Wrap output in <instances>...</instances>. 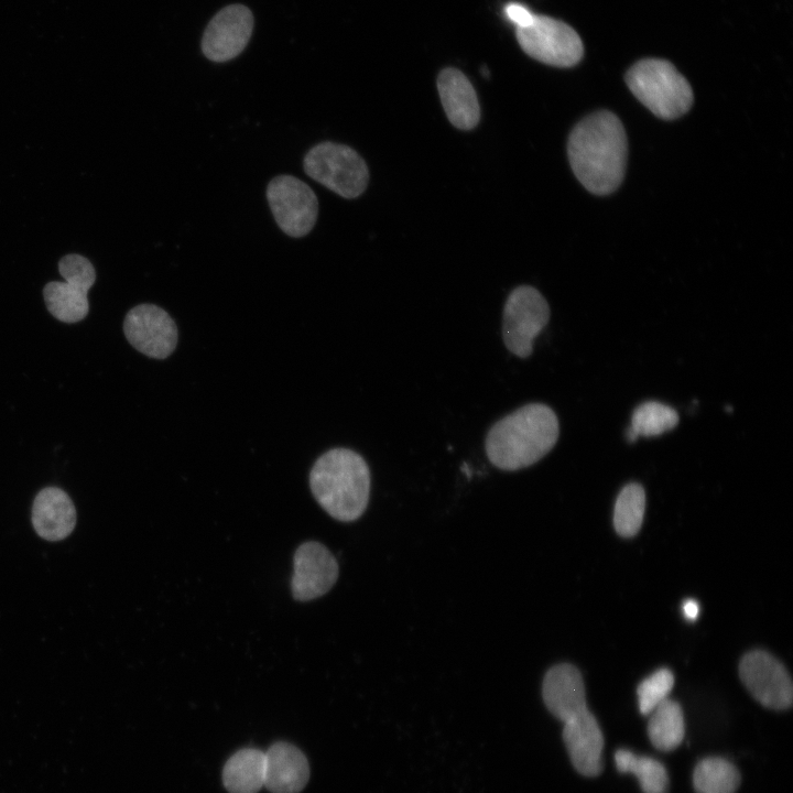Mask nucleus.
Listing matches in <instances>:
<instances>
[{"mask_svg":"<svg viewBox=\"0 0 793 793\" xmlns=\"http://www.w3.org/2000/svg\"><path fill=\"white\" fill-rule=\"evenodd\" d=\"M567 154L572 170L589 192L612 193L622 182L627 164V137L619 118L600 110L572 130Z\"/></svg>","mask_w":793,"mask_h":793,"instance_id":"obj_1","label":"nucleus"},{"mask_svg":"<svg viewBox=\"0 0 793 793\" xmlns=\"http://www.w3.org/2000/svg\"><path fill=\"white\" fill-rule=\"evenodd\" d=\"M558 434L557 416L548 405L525 404L490 427L486 454L495 467L519 470L542 459L556 444Z\"/></svg>","mask_w":793,"mask_h":793,"instance_id":"obj_2","label":"nucleus"},{"mask_svg":"<svg viewBox=\"0 0 793 793\" xmlns=\"http://www.w3.org/2000/svg\"><path fill=\"white\" fill-rule=\"evenodd\" d=\"M309 487L318 504L334 519L351 522L367 509L370 470L361 455L349 448H333L314 463Z\"/></svg>","mask_w":793,"mask_h":793,"instance_id":"obj_3","label":"nucleus"},{"mask_svg":"<svg viewBox=\"0 0 793 793\" xmlns=\"http://www.w3.org/2000/svg\"><path fill=\"white\" fill-rule=\"evenodd\" d=\"M626 83L641 104L664 120L683 116L693 104L691 85L664 59L639 61L627 72Z\"/></svg>","mask_w":793,"mask_h":793,"instance_id":"obj_4","label":"nucleus"},{"mask_svg":"<svg viewBox=\"0 0 793 793\" xmlns=\"http://www.w3.org/2000/svg\"><path fill=\"white\" fill-rule=\"evenodd\" d=\"M307 176L344 198L361 195L369 182L365 160L350 146L324 141L312 146L303 159Z\"/></svg>","mask_w":793,"mask_h":793,"instance_id":"obj_5","label":"nucleus"},{"mask_svg":"<svg viewBox=\"0 0 793 793\" xmlns=\"http://www.w3.org/2000/svg\"><path fill=\"white\" fill-rule=\"evenodd\" d=\"M517 40L530 57L556 67H572L583 57L584 46L577 32L563 21L535 14L533 22L517 28Z\"/></svg>","mask_w":793,"mask_h":793,"instance_id":"obj_6","label":"nucleus"},{"mask_svg":"<svg viewBox=\"0 0 793 793\" xmlns=\"http://www.w3.org/2000/svg\"><path fill=\"white\" fill-rule=\"evenodd\" d=\"M548 319V304L536 289L521 285L511 291L502 316V338L508 350L520 358L531 356L533 341Z\"/></svg>","mask_w":793,"mask_h":793,"instance_id":"obj_7","label":"nucleus"},{"mask_svg":"<svg viewBox=\"0 0 793 793\" xmlns=\"http://www.w3.org/2000/svg\"><path fill=\"white\" fill-rule=\"evenodd\" d=\"M64 282L52 281L43 289L48 312L63 323H77L89 312L88 291L96 281V271L88 259L72 253L58 262Z\"/></svg>","mask_w":793,"mask_h":793,"instance_id":"obj_8","label":"nucleus"},{"mask_svg":"<svg viewBox=\"0 0 793 793\" xmlns=\"http://www.w3.org/2000/svg\"><path fill=\"white\" fill-rule=\"evenodd\" d=\"M267 200L279 228L287 236L308 235L318 217V199L302 180L282 174L267 186Z\"/></svg>","mask_w":793,"mask_h":793,"instance_id":"obj_9","label":"nucleus"},{"mask_svg":"<svg viewBox=\"0 0 793 793\" xmlns=\"http://www.w3.org/2000/svg\"><path fill=\"white\" fill-rule=\"evenodd\" d=\"M739 675L750 694L764 707L782 710L792 705L793 685L784 665L762 650L741 659Z\"/></svg>","mask_w":793,"mask_h":793,"instance_id":"obj_10","label":"nucleus"},{"mask_svg":"<svg viewBox=\"0 0 793 793\" xmlns=\"http://www.w3.org/2000/svg\"><path fill=\"white\" fill-rule=\"evenodd\" d=\"M128 341L138 351L154 359H165L177 344L173 318L157 305L140 304L131 308L123 322Z\"/></svg>","mask_w":793,"mask_h":793,"instance_id":"obj_11","label":"nucleus"},{"mask_svg":"<svg viewBox=\"0 0 793 793\" xmlns=\"http://www.w3.org/2000/svg\"><path fill=\"white\" fill-rule=\"evenodd\" d=\"M252 30L253 15L246 6H227L207 24L202 39V51L213 62L232 59L245 50Z\"/></svg>","mask_w":793,"mask_h":793,"instance_id":"obj_12","label":"nucleus"},{"mask_svg":"<svg viewBox=\"0 0 793 793\" xmlns=\"http://www.w3.org/2000/svg\"><path fill=\"white\" fill-rule=\"evenodd\" d=\"M338 564L330 551L319 542L301 544L293 557L291 590L294 599L308 601L318 598L334 586Z\"/></svg>","mask_w":793,"mask_h":793,"instance_id":"obj_13","label":"nucleus"},{"mask_svg":"<svg viewBox=\"0 0 793 793\" xmlns=\"http://www.w3.org/2000/svg\"><path fill=\"white\" fill-rule=\"evenodd\" d=\"M563 724V739L573 767L582 775H598L602 771L604 736L595 716L586 708Z\"/></svg>","mask_w":793,"mask_h":793,"instance_id":"obj_14","label":"nucleus"},{"mask_svg":"<svg viewBox=\"0 0 793 793\" xmlns=\"http://www.w3.org/2000/svg\"><path fill=\"white\" fill-rule=\"evenodd\" d=\"M542 697L548 711L563 723L587 708L582 674L569 663L556 664L546 672Z\"/></svg>","mask_w":793,"mask_h":793,"instance_id":"obj_15","label":"nucleus"},{"mask_svg":"<svg viewBox=\"0 0 793 793\" xmlns=\"http://www.w3.org/2000/svg\"><path fill=\"white\" fill-rule=\"evenodd\" d=\"M264 786L271 793H300L309 779L305 754L295 746L279 741L264 753Z\"/></svg>","mask_w":793,"mask_h":793,"instance_id":"obj_16","label":"nucleus"},{"mask_svg":"<svg viewBox=\"0 0 793 793\" xmlns=\"http://www.w3.org/2000/svg\"><path fill=\"white\" fill-rule=\"evenodd\" d=\"M32 524L44 540L67 537L76 525V509L72 499L57 487L42 489L33 502Z\"/></svg>","mask_w":793,"mask_h":793,"instance_id":"obj_17","label":"nucleus"},{"mask_svg":"<svg viewBox=\"0 0 793 793\" xmlns=\"http://www.w3.org/2000/svg\"><path fill=\"white\" fill-rule=\"evenodd\" d=\"M437 89L445 113L450 123L460 130H470L480 119V107L469 79L456 68L443 69L437 78Z\"/></svg>","mask_w":793,"mask_h":793,"instance_id":"obj_18","label":"nucleus"},{"mask_svg":"<svg viewBox=\"0 0 793 793\" xmlns=\"http://www.w3.org/2000/svg\"><path fill=\"white\" fill-rule=\"evenodd\" d=\"M264 752L254 748L241 749L224 767V785L229 793H258L264 785Z\"/></svg>","mask_w":793,"mask_h":793,"instance_id":"obj_19","label":"nucleus"},{"mask_svg":"<svg viewBox=\"0 0 793 793\" xmlns=\"http://www.w3.org/2000/svg\"><path fill=\"white\" fill-rule=\"evenodd\" d=\"M649 715L648 736L651 743L664 752L676 749L685 736L684 715L680 704L666 698Z\"/></svg>","mask_w":793,"mask_h":793,"instance_id":"obj_20","label":"nucleus"},{"mask_svg":"<svg viewBox=\"0 0 793 793\" xmlns=\"http://www.w3.org/2000/svg\"><path fill=\"white\" fill-rule=\"evenodd\" d=\"M615 763L619 772L637 776L643 793L667 792L669 774L660 761L628 749H619L615 752Z\"/></svg>","mask_w":793,"mask_h":793,"instance_id":"obj_21","label":"nucleus"},{"mask_svg":"<svg viewBox=\"0 0 793 793\" xmlns=\"http://www.w3.org/2000/svg\"><path fill=\"white\" fill-rule=\"evenodd\" d=\"M739 784V771L724 758H705L696 764L693 772L696 793H736Z\"/></svg>","mask_w":793,"mask_h":793,"instance_id":"obj_22","label":"nucleus"},{"mask_svg":"<svg viewBox=\"0 0 793 793\" xmlns=\"http://www.w3.org/2000/svg\"><path fill=\"white\" fill-rule=\"evenodd\" d=\"M677 423L678 414L673 408L661 402L648 401L634 410L627 438L629 442H636L639 436H658L674 428Z\"/></svg>","mask_w":793,"mask_h":793,"instance_id":"obj_23","label":"nucleus"},{"mask_svg":"<svg viewBox=\"0 0 793 793\" xmlns=\"http://www.w3.org/2000/svg\"><path fill=\"white\" fill-rule=\"evenodd\" d=\"M645 508L644 489L639 484H629L620 491L613 510V526L623 537L634 536L643 521Z\"/></svg>","mask_w":793,"mask_h":793,"instance_id":"obj_24","label":"nucleus"},{"mask_svg":"<svg viewBox=\"0 0 793 793\" xmlns=\"http://www.w3.org/2000/svg\"><path fill=\"white\" fill-rule=\"evenodd\" d=\"M674 685V676L667 669H660L644 678L637 688L639 710L649 715L667 698Z\"/></svg>","mask_w":793,"mask_h":793,"instance_id":"obj_25","label":"nucleus"},{"mask_svg":"<svg viewBox=\"0 0 793 793\" xmlns=\"http://www.w3.org/2000/svg\"><path fill=\"white\" fill-rule=\"evenodd\" d=\"M507 18L513 22L517 28L530 25L534 20V13L521 3L510 2L504 7Z\"/></svg>","mask_w":793,"mask_h":793,"instance_id":"obj_26","label":"nucleus"},{"mask_svg":"<svg viewBox=\"0 0 793 793\" xmlns=\"http://www.w3.org/2000/svg\"><path fill=\"white\" fill-rule=\"evenodd\" d=\"M682 610L688 620H695L698 616L699 606L697 601L687 599L683 602Z\"/></svg>","mask_w":793,"mask_h":793,"instance_id":"obj_27","label":"nucleus"},{"mask_svg":"<svg viewBox=\"0 0 793 793\" xmlns=\"http://www.w3.org/2000/svg\"><path fill=\"white\" fill-rule=\"evenodd\" d=\"M480 72H481V75H482V76H485V77H488V76H489V70H488V68H487L486 66H482L481 69H480Z\"/></svg>","mask_w":793,"mask_h":793,"instance_id":"obj_28","label":"nucleus"}]
</instances>
